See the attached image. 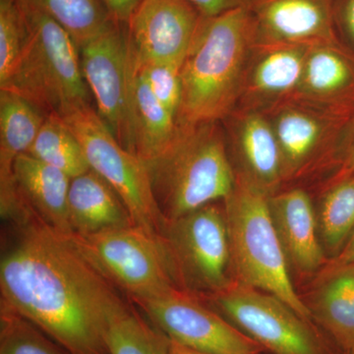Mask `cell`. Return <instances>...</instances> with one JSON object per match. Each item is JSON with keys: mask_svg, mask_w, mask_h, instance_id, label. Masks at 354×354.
<instances>
[{"mask_svg": "<svg viewBox=\"0 0 354 354\" xmlns=\"http://www.w3.org/2000/svg\"><path fill=\"white\" fill-rule=\"evenodd\" d=\"M0 260L1 305L50 335L69 354H109V317L127 301L77 247L36 216L15 225Z\"/></svg>", "mask_w": 354, "mask_h": 354, "instance_id": "6da1fadb", "label": "cell"}, {"mask_svg": "<svg viewBox=\"0 0 354 354\" xmlns=\"http://www.w3.org/2000/svg\"><path fill=\"white\" fill-rule=\"evenodd\" d=\"M255 39L252 9L203 17L180 69L178 124L216 122L230 113L241 93L247 53Z\"/></svg>", "mask_w": 354, "mask_h": 354, "instance_id": "7a4b0ae2", "label": "cell"}, {"mask_svg": "<svg viewBox=\"0 0 354 354\" xmlns=\"http://www.w3.org/2000/svg\"><path fill=\"white\" fill-rule=\"evenodd\" d=\"M145 165L165 221L225 200L236 183L216 122L179 124L171 146Z\"/></svg>", "mask_w": 354, "mask_h": 354, "instance_id": "3957f363", "label": "cell"}, {"mask_svg": "<svg viewBox=\"0 0 354 354\" xmlns=\"http://www.w3.org/2000/svg\"><path fill=\"white\" fill-rule=\"evenodd\" d=\"M24 14V50L0 90L21 95L43 111L62 116L91 106L80 50L64 28L48 15L17 0Z\"/></svg>", "mask_w": 354, "mask_h": 354, "instance_id": "277c9868", "label": "cell"}, {"mask_svg": "<svg viewBox=\"0 0 354 354\" xmlns=\"http://www.w3.org/2000/svg\"><path fill=\"white\" fill-rule=\"evenodd\" d=\"M223 201L237 281L278 297L309 321L313 316L293 286L290 263L270 211L269 195L239 176Z\"/></svg>", "mask_w": 354, "mask_h": 354, "instance_id": "5b68a950", "label": "cell"}, {"mask_svg": "<svg viewBox=\"0 0 354 354\" xmlns=\"http://www.w3.org/2000/svg\"><path fill=\"white\" fill-rule=\"evenodd\" d=\"M158 239L181 290L208 297L232 283L227 221L225 211L215 203L165 221Z\"/></svg>", "mask_w": 354, "mask_h": 354, "instance_id": "8992f818", "label": "cell"}, {"mask_svg": "<svg viewBox=\"0 0 354 354\" xmlns=\"http://www.w3.org/2000/svg\"><path fill=\"white\" fill-rule=\"evenodd\" d=\"M60 118L82 145L91 169L115 191L135 225L160 236L165 220L153 197L145 162L121 145L92 106Z\"/></svg>", "mask_w": 354, "mask_h": 354, "instance_id": "52a82bcc", "label": "cell"}, {"mask_svg": "<svg viewBox=\"0 0 354 354\" xmlns=\"http://www.w3.org/2000/svg\"><path fill=\"white\" fill-rule=\"evenodd\" d=\"M70 237L95 267L133 302L178 288L160 239L136 225Z\"/></svg>", "mask_w": 354, "mask_h": 354, "instance_id": "ba28073f", "label": "cell"}, {"mask_svg": "<svg viewBox=\"0 0 354 354\" xmlns=\"http://www.w3.org/2000/svg\"><path fill=\"white\" fill-rule=\"evenodd\" d=\"M81 67L97 113L115 139L134 153V60L127 23L115 21L80 48Z\"/></svg>", "mask_w": 354, "mask_h": 354, "instance_id": "9c48e42d", "label": "cell"}, {"mask_svg": "<svg viewBox=\"0 0 354 354\" xmlns=\"http://www.w3.org/2000/svg\"><path fill=\"white\" fill-rule=\"evenodd\" d=\"M208 298L263 348L274 354H323L307 321L270 293L236 281Z\"/></svg>", "mask_w": 354, "mask_h": 354, "instance_id": "30bf717a", "label": "cell"}, {"mask_svg": "<svg viewBox=\"0 0 354 354\" xmlns=\"http://www.w3.org/2000/svg\"><path fill=\"white\" fill-rule=\"evenodd\" d=\"M134 304L172 342L209 354H259L262 346L197 295L174 288Z\"/></svg>", "mask_w": 354, "mask_h": 354, "instance_id": "8fae6325", "label": "cell"}, {"mask_svg": "<svg viewBox=\"0 0 354 354\" xmlns=\"http://www.w3.org/2000/svg\"><path fill=\"white\" fill-rule=\"evenodd\" d=\"M203 17L187 0H142L127 22L135 59L181 69Z\"/></svg>", "mask_w": 354, "mask_h": 354, "instance_id": "7c38bea8", "label": "cell"}, {"mask_svg": "<svg viewBox=\"0 0 354 354\" xmlns=\"http://www.w3.org/2000/svg\"><path fill=\"white\" fill-rule=\"evenodd\" d=\"M334 0H263L254 9L257 37L272 43L337 44Z\"/></svg>", "mask_w": 354, "mask_h": 354, "instance_id": "4fadbf2b", "label": "cell"}, {"mask_svg": "<svg viewBox=\"0 0 354 354\" xmlns=\"http://www.w3.org/2000/svg\"><path fill=\"white\" fill-rule=\"evenodd\" d=\"M269 207L290 266L302 274L318 271L326 262V252L308 194L292 189L271 195Z\"/></svg>", "mask_w": 354, "mask_h": 354, "instance_id": "5bb4252c", "label": "cell"}, {"mask_svg": "<svg viewBox=\"0 0 354 354\" xmlns=\"http://www.w3.org/2000/svg\"><path fill=\"white\" fill-rule=\"evenodd\" d=\"M13 177L26 209L55 232L72 236L68 220L71 178L29 153L16 158Z\"/></svg>", "mask_w": 354, "mask_h": 354, "instance_id": "9a60e30c", "label": "cell"}, {"mask_svg": "<svg viewBox=\"0 0 354 354\" xmlns=\"http://www.w3.org/2000/svg\"><path fill=\"white\" fill-rule=\"evenodd\" d=\"M68 220L72 235H91L135 225L124 203L92 169L70 183Z\"/></svg>", "mask_w": 354, "mask_h": 354, "instance_id": "2e32d148", "label": "cell"}, {"mask_svg": "<svg viewBox=\"0 0 354 354\" xmlns=\"http://www.w3.org/2000/svg\"><path fill=\"white\" fill-rule=\"evenodd\" d=\"M237 146L248 174L246 178L271 196L286 176L283 155L272 125L259 114H248L237 129Z\"/></svg>", "mask_w": 354, "mask_h": 354, "instance_id": "e0dca14e", "label": "cell"}, {"mask_svg": "<svg viewBox=\"0 0 354 354\" xmlns=\"http://www.w3.org/2000/svg\"><path fill=\"white\" fill-rule=\"evenodd\" d=\"M311 312L342 353L354 354V269L323 274Z\"/></svg>", "mask_w": 354, "mask_h": 354, "instance_id": "ac0fdd59", "label": "cell"}, {"mask_svg": "<svg viewBox=\"0 0 354 354\" xmlns=\"http://www.w3.org/2000/svg\"><path fill=\"white\" fill-rule=\"evenodd\" d=\"M46 115L21 95L0 90V184L13 180L16 158L28 153Z\"/></svg>", "mask_w": 354, "mask_h": 354, "instance_id": "d6986e66", "label": "cell"}, {"mask_svg": "<svg viewBox=\"0 0 354 354\" xmlns=\"http://www.w3.org/2000/svg\"><path fill=\"white\" fill-rule=\"evenodd\" d=\"M134 60V58H133ZM134 153L144 162L167 150L179 131L176 116L156 99L134 64Z\"/></svg>", "mask_w": 354, "mask_h": 354, "instance_id": "ffe728a7", "label": "cell"}, {"mask_svg": "<svg viewBox=\"0 0 354 354\" xmlns=\"http://www.w3.org/2000/svg\"><path fill=\"white\" fill-rule=\"evenodd\" d=\"M298 88L305 95L322 99L346 94L354 88V62L337 44H314Z\"/></svg>", "mask_w": 354, "mask_h": 354, "instance_id": "44dd1931", "label": "cell"}, {"mask_svg": "<svg viewBox=\"0 0 354 354\" xmlns=\"http://www.w3.org/2000/svg\"><path fill=\"white\" fill-rule=\"evenodd\" d=\"M55 20L79 50L106 32L115 20L102 0H19Z\"/></svg>", "mask_w": 354, "mask_h": 354, "instance_id": "7402d4cb", "label": "cell"}, {"mask_svg": "<svg viewBox=\"0 0 354 354\" xmlns=\"http://www.w3.org/2000/svg\"><path fill=\"white\" fill-rule=\"evenodd\" d=\"M104 342L109 354H169L171 342L129 302L109 317Z\"/></svg>", "mask_w": 354, "mask_h": 354, "instance_id": "603a6c76", "label": "cell"}, {"mask_svg": "<svg viewBox=\"0 0 354 354\" xmlns=\"http://www.w3.org/2000/svg\"><path fill=\"white\" fill-rule=\"evenodd\" d=\"M27 153L57 167L71 179L91 171L82 145L57 113L46 115Z\"/></svg>", "mask_w": 354, "mask_h": 354, "instance_id": "cb8c5ba5", "label": "cell"}, {"mask_svg": "<svg viewBox=\"0 0 354 354\" xmlns=\"http://www.w3.org/2000/svg\"><path fill=\"white\" fill-rule=\"evenodd\" d=\"M309 44H279L253 70L252 88L263 95H279L299 87Z\"/></svg>", "mask_w": 354, "mask_h": 354, "instance_id": "d4e9b609", "label": "cell"}, {"mask_svg": "<svg viewBox=\"0 0 354 354\" xmlns=\"http://www.w3.org/2000/svg\"><path fill=\"white\" fill-rule=\"evenodd\" d=\"M317 218L325 252L334 259L354 230V174L333 184L322 198Z\"/></svg>", "mask_w": 354, "mask_h": 354, "instance_id": "484cf974", "label": "cell"}, {"mask_svg": "<svg viewBox=\"0 0 354 354\" xmlns=\"http://www.w3.org/2000/svg\"><path fill=\"white\" fill-rule=\"evenodd\" d=\"M272 127L283 155L286 174L304 164L315 150L323 135L320 121L299 109L281 111Z\"/></svg>", "mask_w": 354, "mask_h": 354, "instance_id": "4316f807", "label": "cell"}, {"mask_svg": "<svg viewBox=\"0 0 354 354\" xmlns=\"http://www.w3.org/2000/svg\"><path fill=\"white\" fill-rule=\"evenodd\" d=\"M0 354H69L31 321L0 305Z\"/></svg>", "mask_w": 354, "mask_h": 354, "instance_id": "83f0119b", "label": "cell"}, {"mask_svg": "<svg viewBox=\"0 0 354 354\" xmlns=\"http://www.w3.org/2000/svg\"><path fill=\"white\" fill-rule=\"evenodd\" d=\"M27 39V24L17 0H0V84L12 73Z\"/></svg>", "mask_w": 354, "mask_h": 354, "instance_id": "f1b7e54d", "label": "cell"}, {"mask_svg": "<svg viewBox=\"0 0 354 354\" xmlns=\"http://www.w3.org/2000/svg\"><path fill=\"white\" fill-rule=\"evenodd\" d=\"M133 58L135 66L145 79L156 99L177 120L183 97L180 69L171 65L139 62L134 55Z\"/></svg>", "mask_w": 354, "mask_h": 354, "instance_id": "f546056e", "label": "cell"}, {"mask_svg": "<svg viewBox=\"0 0 354 354\" xmlns=\"http://www.w3.org/2000/svg\"><path fill=\"white\" fill-rule=\"evenodd\" d=\"M204 17H214L239 8L254 9L263 0H187Z\"/></svg>", "mask_w": 354, "mask_h": 354, "instance_id": "4dcf8cb0", "label": "cell"}, {"mask_svg": "<svg viewBox=\"0 0 354 354\" xmlns=\"http://www.w3.org/2000/svg\"><path fill=\"white\" fill-rule=\"evenodd\" d=\"M354 174V120L349 129L344 150H342L341 167L335 177V183Z\"/></svg>", "mask_w": 354, "mask_h": 354, "instance_id": "1f68e13d", "label": "cell"}, {"mask_svg": "<svg viewBox=\"0 0 354 354\" xmlns=\"http://www.w3.org/2000/svg\"><path fill=\"white\" fill-rule=\"evenodd\" d=\"M114 19L127 23L142 0H102Z\"/></svg>", "mask_w": 354, "mask_h": 354, "instance_id": "d6a6232c", "label": "cell"}, {"mask_svg": "<svg viewBox=\"0 0 354 354\" xmlns=\"http://www.w3.org/2000/svg\"><path fill=\"white\" fill-rule=\"evenodd\" d=\"M354 262V230L351 236H349L348 242L341 251V253L335 257L334 259H330L327 268L324 270L323 274H329L330 272H334L335 270L341 269V268L346 267Z\"/></svg>", "mask_w": 354, "mask_h": 354, "instance_id": "836d02e7", "label": "cell"}, {"mask_svg": "<svg viewBox=\"0 0 354 354\" xmlns=\"http://www.w3.org/2000/svg\"><path fill=\"white\" fill-rule=\"evenodd\" d=\"M339 19L354 44V0H342Z\"/></svg>", "mask_w": 354, "mask_h": 354, "instance_id": "e575fe53", "label": "cell"}, {"mask_svg": "<svg viewBox=\"0 0 354 354\" xmlns=\"http://www.w3.org/2000/svg\"><path fill=\"white\" fill-rule=\"evenodd\" d=\"M171 341V339H169ZM169 354H209L201 353V351H195V349L186 348V346H181L176 342H169Z\"/></svg>", "mask_w": 354, "mask_h": 354, "instance_id": "d590c367", "label": "cell"}, {"mask_svg": "<svg viewBox=\"0 0 354 354\" xmlns=\"http://www.w3.org/2000/svg\"><path fill=\"white\" fill-rule=\"evenodd\" d=\"M344 268H349V269H354V262L351 263V265L346 266V267H344ZM341 269H342V268H341ZM335 271H337V270H335Z\"/></svg>", "mask_w": 354, "mask_h": 354, "instance_id": "8d00e7d4", "label": "cell"}]
</instances>
